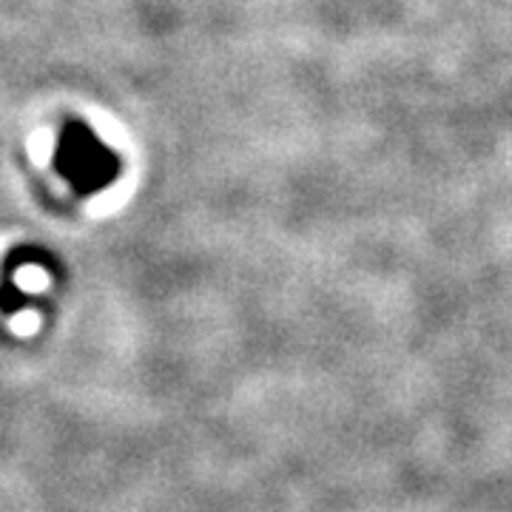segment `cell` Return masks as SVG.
Wrapping results in <instances>:
<instances>
[{
    "label": "cell",
    "mask_w": 512,
    "mask_h": 512,
    "mask_svg": "<svg viewBox=\"0 0 512 512\" xmlns=\"http://www.w3.org/2000/svg\"><path fill=\"white\" fill-rule=\"evenodd\" d=\"M52 165L60 180L74 191V197H97L120 180L123 157L106 146L97 131L83 120H66L57 134Z\"/></svg>",
    "instance_id": "obj_1"
}]
</instances>
